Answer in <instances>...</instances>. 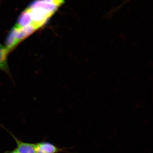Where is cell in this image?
<instances>
[{
	"mask_svg": "<svg viewBox=\"0 0 153 153\" xmlns=\"http://www.w3.org/2000/svg\"><path fill=\"white\" fill-rule=\"evenodd\" d=\"M36 153H59L66 152V149L57 147L53 143L47 141L35 143Z\"/></svg>",
	"mask_w": 153,
	"mask_h": 153,
	"instance_id": "6da1fadb",
	"label": "cell"
},
{
	"mask_svg": "<svg viewBox=\"0 0 153 153\" xmlns=\"http://www.w3.org/2000/svg\"><path fill=\"white\" fill-rule=\"evenodd\" d=\"M10 134L14 139L16 144V148L15 150L18 153H36L35 143L24 142L21 140L13 134L12 133L8 131L3 126Z\"/></svg>",
	"mask_w": 153,
	"mask_h": 153,
	"instance_id": "7a4b0ae2",
	"label": "cell"
},
{
	"mask_svg": "<svg viewBox=\"0 0 153 153\" xmlns=\"http://www.w3.org/2000/svg\"><path fill=\"white\" fill-rule=\"evenodd\" d=\"M63 2L62 1H36L32 3L29 7H40L54 13Z\"/></svg>",
	"mask_w": 153,
	"mask_h": 153,
	"instance_id": "3957f363",
	"label": "cell"
},
{
	"mask_svg": "<svg viewBox=\"0 0 153 153\" xmlns=\"http://www.w3.org/2000/svg\"><path fill=\"white\" fill-rule=\"evenodd\" d=\"M9 53L7 48L0 44V70L10 75L7 59Z\"/></svg>",
	"mask_w": 153,
	"mask_h": 153,
	"instance_id": "277c9868",
	"label": "cell"
},
{
	"mask_svg": "<svg viewBox=\"0 0 153 153\" xmlns=\"http://www.w3.org/2000/svg\"><path fill=\"white\" fill-rule=\"evenodd\" d=\"M6 153H18L16 152V150L15 149L14 150L12 151H10V152H6Z\"/></svg>",
	"mask_w": 153,
	"mask_h": 153,
	"instance_id": "5b68a950",
	"label": "cell"
}]
</instances>
